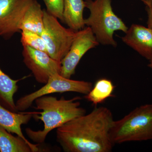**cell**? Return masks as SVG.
Listing matches in <instances>:
<instances>
[{"instance_id": "6da1fadb", "label": "cell", "mask_w": 152, "mask_h": 152, "mask_svg": "<svg viewBox=\"0 0 152 152\" xmlns=\"http://www.w3.org/2000/svg\"><path fill=\"white\" fill-rule=\"evenodd\" d=\"M114 121L111 111L96 107L57 129L56 140L66 152H110L114 145L110 130Z\"/></svg>"}, {"instance_id": "7a4b0ae2", "label": "cell", "mask_w": 152, "mask_h": 152, "mask_svg": "<svg viewBox=\"0 0 152 152\" xmlns=\"http://www.w3.org/2000/svg\"><path fill=\"white\" fill-rule=\"evenodd\" d=\"M81 99L76 97L70 99L64 97L58 99L56 97L48 95L36 99L35 108L42 112H34L33 116L43 122L44 129L42 130L34 131L27 128L26 132L28 137L35 142L43 143L52 130L86 114V110L80 107L79 100Z\"/></svg>"}, {"instance_id": "3957f363", "label": "cell", "mask_w": 152, "mask_h": 152, "mask_svg": "<svg viewBox=\"0 0 152 152\" xmlns=\"http://www.w3.org/2000/svg\"><path fill=\"white\" fill-rule=\"evenodd\" d=\"M110 134L114 145L152 140V104L137 107L121 119L114 121Z\"/></svg>"}, {"instance_id": "277c9868", "label": "cell", "mask_w": 152, "mask_h": 152, "mask_svg": "<svg viewBox=\"0 0 152 152\" xmlns=\"http://www.w3.org/2000/svg\"><path fill=\"white\" fill-rule=\"evenodd\" d=\"M86 8L90 15L85 19V24L91 28L99 44L116 47L115 31L125 33L128 28L113 10L111 0H86Z\"/></svg>"}, {"instance_id": "5b68a950", "label": "cell", "mask_w": 152, "mask_h": 152, "mask_svg": "<svg viewBox=\"0 0 152 152\" xmlns=\"http://www.w3.org/2000/svg\"><path fill=\"white\" fill-rule=\"evenodd\" d=\"M44 10V28L41 36L47 48V53L61 62L69 50L77 31L66 28L56 18Z\"/></svg>"}, {"instance_id": "8992f818", "label": "cell", "mask_w": 152, "mask_h": 152, "mask_svg": "<svg viewBox=\"0 0 152 152\" xmlns=\"http://www.w3.org/2000/svg\"><path fill=\"white\" fill-rule=\"evenodd\" d=\"M92 88L91 82L71 80L64 77L60 74H56L51 76L39 89L19 99L15 103L17 111H23L31 107L36 99L43 96L68 92L86 95Z\"/></svg>"}, {"instance_id": "52a82bcc", "label": "cell", "mask_w": 152, "mask_h": 152, "mask_svg": "<svg viewBox=\"0 0 152 152\" xmlns=\"http://www.w3.org/2000/svg\"><path fill=\"white\" fill-rule=\"evenodd\" d=\"M99 44L89 27L77 31L69 51L61 61L60 75L70 79L75 74L76 67L85 54Z\"/></svg>"}, {"instance_id": "ba28073f", "label": "cell", "mask_w": 152, "mask_h": 152, "mask_svg": "<svg viewBox=\"0 0 152 152\" xmlns=\"http://www.w3.org/2000/svg\"><path fill=\"white\" fill-rule=\"evenodd\" d=\"M23 56L26 66L39 83L45 84L51 76L60 74L61 62L53 59L46 52L24 46Z\"/></svg>"}, {"instance_id": "9c48e42d", "label": "cell", "mask_w": 152, "mask_h": 152, "mask_svg": "<svg viewBox=\"0 0 152 152\" xmlns=\"http://www.w3.org/2000/svg\"><path fill=\"white\" fill-rule=\"evenodd\" d=\"M34 0H0V37L10 39L21 32L26 12Z\"/></svg>"}, {"instance_id": "30bf717a", "label": "cell", "mask_w": 152, "mask_h": 152, "mask_svg": "<svg viewBox=\"0 0 152 152\" xmlns=\"http://www.w3.org/2000/svg\"><path fill=\"white\" fill-rule=\"evenodd\" d=\"M123 42L147 60L152 58V30L133 24L128 28Z\"/></svg>"}, {"instance_id": "8fae6325", "label": "cell", "mask_w": 152, "mask_h": 152, "mask_svg": "<svg viewBox=\"0 0 152 152\" xmlns=\"http://www.w3.org/2000/svg\"><path fill=\"white\" fill-rule=\"evenodd\" d=\"M34 113H17L10 110L0 103V126L9 132L15 134L30 144L22 132V125L26 124L33 117Z\"/></svg>"}, {"instance_id": "7c38bea8", "label": "cell", "mask_w": 152, "mask_h": 152, "mask_svg": "<svg viewBox=\"0 0 152 152\" xmlns=\"http://www.w3.org/2000/svg\"><path fill=\"white\" fill-rule=\"evenodd\" d=\"M86 3L83 0H64L63 21L69 28L78 31L84 28L83 11Z\"/></svg>"}, {"instance_id": "4fadbf2b", "label": "cell", "mask_w": 152, "mask_h": 152, "mask_svg": "<svg viewBox=\"0 0 152 152\" xmlns=\"http://www.w3.org/2000/svg\"><path fill=\"white\" fill-rule=\"evenodd\" d=\"M39 145L29 143L19 136L15 137L0 126V152H38Z\"/></svg>"}, {"instance_id": "5bb4252c", "label": "cell", "mask_w": 152, "mask_h": 152, "mask_svg": "<svg viewBox=\"0 0 152 152\" xmlns=\"http://www.w3.org/2000/svg\"><path fill=\"white\" fill-rule=\"evenodd\" d=\"M44 10L34 0L26 12L21 23L20 30H28L41 35L44 28Z\"/></svg>"}, {"instance_id": "9a60e30c", "label": "cell", "mask_w": 152, "mask_h": 152, "mask_svg": "<svg viewBox=\"0 0 152 152\" xmlns=\"http://www.w3.org/2000/svg\"><path fill=\"white\" fill-rule=\"evenodd\" d=\"M20 80L11 78L0 68V103L14 112H18L14 96L18 89V83Z\"/></svg>"}, {"instance_id": "2e32d148", "label": "cell", "mask_w": 152, "mask_h": 152, "mask_svg": "<svg viewBox=\"0 0 152 152\" xmlns=\"http://www.w3.org/2000/svg\"><path fill=\"white\" fill-rule=\"evenodd\" d=\"M115 86L111 81L103 78L98 80L85 98L95 105L102 104L108 98L113 96Z\"/></svg>"}, {"instance_id": "e0dca14e", "label": "cell", "mask_w": 152, "mask_h": 152, "mask_svg": "<svg viewBox=\"0 0 152 152\" xmlns=\"http://www.w3.org/2000/svg\"><path fill=\"white\" fill-rule=\"evenodd\" d=\"M21 33V42L23 46H27L47 53L45 43L40 35L26 30H23Z\"/></svg>"}, {"instance_id": "ac0fdd59", "label": "cell", "mask_w": 152, "mask_h": 152, "mask_svg": "<svg viewBox=\"0 0 152 152\" xmlns=\"http://www.w3.org/2000/svg\"><path fill=\"white\" fill-rule=\"evenodd\" d=\"M47 12L63 21L64 0H43Z\"/></svg>"}, {"instance_id": "d6986e66", "label": "cell", "mask_w": 152, "mask_h": 152, "mask_svg": "<svg viewBox=\"0 0 152 152\" xmlns=\"http://www.w3.org/2000/svg\"><path fill=\"white\" fill-rule=\"evenodd\" d=\"M146 10L148 15V27L152 30V7H146Z\"/></svg>"}, {"instance_id": "ffe728a7", "label": "cell", "mask_w": 152, "mask_h": 152, "mask_svg": "<svg viewBox=\"0 0 152 152\" xmlns=\"http://www.w3.org/2000/svg\"><path fill=\"white\" fill-rule=\"evenodd\" d=\"M146 7H152V0H141Z\"/></svg>"}, {"instance_id": "44dd1931", "label": "cell", "mask_w": 152, "mask_h": 152, "mask_svg": "<svg viewBox=\"0 0 152 152\" xmlns=\"http://www.w3.org/2000/svg\"><path fill=\"white\" fill-rule=\"evenodd\" d=\"M148 66L151 68L152 70V58L150 60V63L148 65Z\"/></svg>"}]
</instances>
